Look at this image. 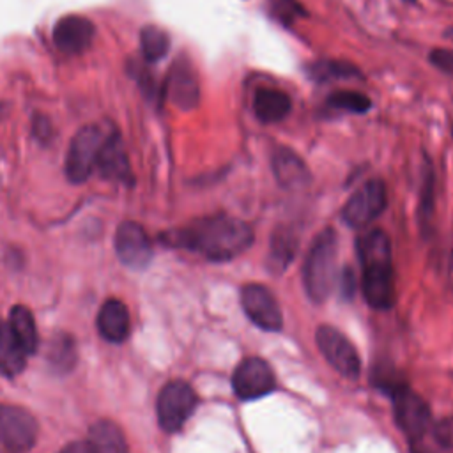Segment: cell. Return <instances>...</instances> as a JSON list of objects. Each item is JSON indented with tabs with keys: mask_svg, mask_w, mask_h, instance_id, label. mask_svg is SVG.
I'll use <instances>...</instances> for the list:
<instances>
[{
	"mask_svg": "<svg viewBox=\"0 0 453 453\" xmlns=\"http://www.w3.org/2000/svg\"><path fill=\"white\" fill-rule=\"evenodd\" d=\"M166 237L172 244L196 251L216 262L241 255L253 242L251 228L244 221L225 214L200 219Z\"/></svg>",
	"mask_w": 453,
	"mask_h": 453,
	"instance_id": "obj_1",
	"label": "cell"
},
{
	"mask_svg": "<svg viewBox=\"0 0 453 453\" xmlns=\"http://www.w3.org/2000/svg\"><path fill=\"white\" fill-rule=\"evenodd\" d=\"M336 253V234L331 228H326L320 234H317L306 253L303 281L310 299L315 303L326 301L333 290Z\"/></svg>",
	"mask_w": 453,
	"mask_h": 453,
	"instance_id": "obj_2",
	"label": "cell"
},
{
	"mask_svg": "<svg viewBox=\"0 0 453 453\" xmlns=\"http://www.w3.org/2000/svg\"><path fill=\"white\" fill-rule=\"evenodd\" d=\"M196 403V393L186 380L177 379L166 382L161 388L156 402L159 426L168 434L180 430L193 414Z\"/></svg>",
	"mask_w": 453,
	"mask_h": 453,
	"instance_id": "obj_3",
	"label": "cell"
},
{
	"mask_svg": "<svg viewBox=\"0 0 453 453\" xmlns=\"http://www.w3.org/2000/svg\"><path fill=\"white\" fill-rule=\"evenodd\" d=\"M104 138L106 133L97 126H85L74 134L65 156V175L71 182H83L96 172Z\"/></svg>",
	"mask_w": 453,
	"mask_h": 453,
	"instance_id": "obj_4",
	"label": "cell"
},
{
	"mask_svg": "<svg viewBox=\"0 0 453 453\" xmlns=\"http://www.w3.org/2000/svg\"><path fill=\"white\" fill-rule=\"evenodd\" d=\"M393 400V416L398 428L412 441L418 442L425 437V434L432 428L430 409L426 402L416 395L407 386H393L391 388Z\"/></svg>",
	"mask_w": 453,
	"mask_h": 453,
	"instance_id": "obj_5",
	"label": "cell"
},
{
	"mask_svg": "<svg viewBox=\"0 0 453 453\" xmlns=\"http://www.w3.org/2000/svg\"><path fill=\"white\" fill-rule=\"evenodd\" d=\"M388 195L380 179H372L357 188L343 205L342 218L349 226L359 228L375 219L386 207Z\"/></svg>",
	"mask_w": 453,
	"mask_h": 453,
	"instance_id": "obj_6",
	"label": "cell"
},
{
	"mask_svg": "<svg viewBox=\"0 0 453 453\" xmlns=\"http://www.w3.org/2000/svg\"><path fill=\"white\" fill-rule=\"evenodd\" d=\"M37 439V423L16 405H0V446L11 453L28 451Z\"/></svg>",
	"mask_w": 453,
	"mask_h": 453,
	"instance_id": "obj_7",
	"label": "cell"
},
{
	"mask_svg": "<svg viewBox=\"0 0 453 453\" xmlns=\"http://www.w3.org/2000/svg\"><path fill=\"white\" fill-rule=\"evenodd\" d=\"M276 386L273 368L260 357L242 359L232 375V388L241 400H255L269 395Z\"/></svg>",
	"mask_w": 453,
	"mask_h": 453,
	"instance_id": "obj_8",
	"label": "cell"
},
{
	"mask_svg": "<svg viewBox=\"0 0 453 453\" xmlns=\"http://www.w3.org/2000/svg\"><path fill=\"white\" fill-rule=\"evenodd\" d=\"M317 347L327 363L345 377H357L361 363L354 345L333 326H320L315 333Z\"/></svg>",
	"mask_w": 453,
	"mask_h": 453,
	"instance_id": "obj_9",
	"label": "cell"
},
{
	"mask_svg": "<svg viewBox=\"0 0 453 453\" xmlns=\"http://www.w3.org/2000/svg\"><path fill=\"white\" fill-rule=\"evenodd\" d=\"M241 304L248 319L265 331H280L281 310L271 290L260 283H248L241 290Z\"/></svg>",
	"mask_w": 453,
	"mask_h": 453,
	"instance_id": "obj_10",
	"label": "cell"
},
{
	"mask_svg": "<svg viewBox=\"0 0 453 453\" xmlns=\"http://www.w3.org/2000/svg\"><path fill=\"white\" fill-rule=\"evenodd\" d=\"M115 251L120 262L131 269H143L152 258V244L149 235L134 221H126L117 228Z\"/></svg>",
	"mask_w": 453,
	"mask_h": 453,
	"instance_id": "obj_11",
	"label": "cell"
},
{
	"mask_svg": "<svg viewBox=\"0 0 453 453\" xmlns=\"http://www.w3.org/2000/svg\"><path fill=\"white\" fill-rule=\"evenodd\" d=\"M363 296L375 310H386L395 301V283L391 262H373L363 265Z\"/></svg>",
	"mask_w": 453,
	"mask_h": 453,
	"instance_id": "obj_12",
	"label": "cell"
},
{
	"mask_svg": "<svg viewBox=\"0 0 453 453\" xmlns=\"http://www.w3.org/2000/svg\"><path fill=\"white\" fill-rule=\"evenodd\" d=\"M96 35L92 21L80 14L62 16L53 28V41L64 53H80L90 46Z\"/></svg>",
	"mask_w": 453,
	"mask_h": 453,
	"instance_id": "obj_13",
	"label": "cell"
},
{
	"mask_svg": "<svg viewBox=\"0 0 453 453\" xmlns=\"http://www.w3.org/2000/svg\"><path fill=\"white\" fill-rule=\"evenodd\" d=\"M166 94L168 99L182 110L196 106L200 97V87L196 73L188 60L180 58L172 65L166 78Z\"/></svg>",
	"mask_w": 453,
	"mask_h": 453,
	"instance_id": "obj_14",
	"label": "cell"
},
{
	"mask_svg": "<svg viewBox=\"0 0 453 453\" xmlns=\"http://www.w3.org/2000/svg\"><path fill=\"white\" fill-rule=\"evenodd\" d=\"M96 170L108 180H117V182H129L131 180V168L127 161V154L124 149V143L117 133H108L99 157Z\"/></svg>",
	"mask_w": 453,
	"mask_h": 453,
	"instance_id": "obj_15",
	"label": "cell"
},
{
	"mask_svg": "<svg viewBox=\"0 0 453 453\" xmlns=\"http://www.w3.org/2000/svg\"><path fill=\"white\" fill-rule=\"evenodd\" d=\"M273 172L276 180L288 189L304 188L310 180V172L304 161L290 149L280 147L273 154Z\"/></svg>",
	"mask_w": 453,
	"mask_h": 453,
	"instance_id": "obj_16",
	"label": "cell"
},
{
	"mask_svg": "<svg viewBox=\"0 0 453 453\" xmlns=\"http://www.w3.org/2000/svg\"><path fill=\"white\" fill-rule=\"evenodd\" d=\"M99 334L113 343H120L129 334V313L122 301L108 299L97 313Z\"/></svg>",
	"mask_w": 453,
	"mask_h": 453,
	"instance_id": "obj_17",
	"label": "cell"
},
{
	"mask_svg": "<svg viewBox=\"0 0 453 453\" xmlns=\"http://www.w3.org/2000/svg\"><path fill=\"white\" fill-rule=\"evenodd\" d=\"M290 97L283 90L273 87L258 88L253 97V111L264 124L283 120L290 111Z\"/></svg>",
	"mask_w": 453,
	"mask_h": 453,
	"instance_id": "obj_18",
	"label": "cell"
},
{
	"mask_svg": "<svg viewBox=\"0 0 453 453\" xmlns=\"http://www.w3.org/2000/svg\"><path fill=\"white\" fill-rule=\"evenodd\" d=\"M87 446L90 453H129L124 434L108 419H101L90 426Z\"/></svg>",
	"mask_w": 453,
	"mask_h": 453,
	"instance_id": "obj_19",
	"label": "cell"
},
{
	"mask_svg": "<svg viewBox=\"0 0 453 453\" xmlns=\"http://www.w3.org/2000/svg\"><path fill=\"white\" fill-rule=\"evenodd\" d=\"M28 352L11 331L9 324H0V372L4 375H18L25 368Z\"/></svg>",
	"mask_w": 453,
	"mask_h": 453,
	"instance_id": "obj_20",
	"label": "cell"
},
{
	"mask_svg": "<svg viewBox=\"0 0 453 453\" xmlns=\"http://www.w3.org/2000/svg\"><path fill=\"white\" fill-rule=\"evenodd\" d=\"M9 327L14 333V336L19 340L23 349L32 354L37 349L39 338H37V327L32 313L25 306H14L9 313Z\"/></svg>",
	"mask_w": 453,
	"mask_h": 453,
	"instance_id": "obj_21",
	"label": "cell"
},
{
	"mask_svg": "<svg viewBox=\"0 0 453 453\" xmlns=\"http://www.w3.org/2000/svg\"><path fill=\"white\" fill-rule=\"evenodd\" d=\"M357 253L361 265L373 262H391V246L388 235L379 228L370 230L359 239Z\"/></svg>",
	"mask_w": 453,
	"mask_h": 453,
	"instance_id": "obj_22",
	"label": "cell"
},
{
	"mask_svg": "<svg viewBox=\"0 0 453 453\" xmlns=\"http://www.w3.org/2000/svg\"><path fill=\"white\" fill-rule=\"evenodd\" d=\"M306 73L311 80L319 83L338 81V80H352L359 78L361 73L349 62L343 60H317L306 67Z\"/></svg>",
	"mask_w": 453,
	"mask_h": 453,
	"instance_id": "obj_23",
	"label": "cell"
},
{
	"mask_svg": "<svg viewBox=\"0 0 453 453\" xmlns=\"http://www.w3.org/2000/svg\"><path fill=\"white\" fill-rule=\"evenodd\" d=\"M142 41V53L149 62L161 60L168 50H170V37L168 34L159 27H145L140 34Z\"/></svg>",
	"mask_w": 453,
	"mask_h": 453,
	"instance_id": "obj_24",
	"label": "cell"
},
{
	"mask_svg": "<svg viewBox=\"0 0 453 453\" xmlns=\"http://www.w3.org/2000/svg\"><path fill=\"white\" fill-rule=\"evenodd\" d=\"M327 104L352 113H365L372 108L370 97L357 90H336L327 97Z\"/></svg>",
	"mask_w": 453,
	"mask_h": 453,
	"instance_id": "obj_25",
	"label": "cell"
},
{
	"mask_svg": "<svg viewBox=\"0 0 453 453\" xmlns=\"http://www.w3.org/2000/svg\"><path fill=\"white\" fill-rule=\"evenodd\" d=\"M50 359L57 368L69 370L74 363V347L69 338H57L50 347Z\"/></svg>",
	"mask_w": 453,
	"mask_h": 453,
	"instance_id": "obj_26",
	"label": "cell"
},
{
	"mask_svg": "<svg viewBox=\"0 0 453 453\" xmlns=\"http://www.w3.org/2000/svg\"><path fill=\"white\" fill-rule=\"evenodd\" d=\"M273 250H271V257H273V262L278 265V264H287L290 258H292V255H294V251H296V242H292V235L290 237H287L285 241H281L280 239V235L276 237L274 235V242H273V246H271Z\"/></svg>",
	"mask_w": 453,
	"mask_h": 453,
	"instance_id": "obj_27",
	"label": "cell"
},
{
	"mask_svg": "<svg viewBox=\"0 0 453 453\" xmlns=\"http://www.w3.org/2000/svg\"><path fill=\"white\" fill-rule=\"evenodd\" d=\"M430 62L441 69L446 74L453 76V50H446V48H435L430 51L428 55Z\"/></svg>",
	"mask_w": 453,
	"mask_h": 453,
	"instance_id": "obj_28",
	"label": "cell"
},
{
	"mask_svg": "<svg viewBox=\"0 0 453 453\" xmlns=\"http://www.w3.org/2000/svg\"><path fill=\"white\" fill-rule=\"evenodd\" d=\"M60 453H90V451L87 442H73V444H67Z\"/></svg>",
	"mask_w": 453,
	"mask_h": 453,
	"instance_id": "obj_29",
	"label": "cell"
},
{
	"mask_svg": "<svg viewBox=\"0 0 453 453\" xmlns=\"http://www.w3.org/2000/svg\"><path fill=\"white\" fill-rule=\"evenodd\" d=\"M444 35H446L448 39H451V41H453V28H449L448 32H444Z\"/></svg>",
	"mask_w": 453,
	"mask_h": 453,
	"instance_id": "obj_30",
	"label": "cell"
},
{
	"mask_svg": "<svg viewBox=\"0 0 453 453\" xmlns=\"http://www.w3.org/2000/svg\"><path fill=\"white\" fill-rule=\"evenodd\" d=\"M407 2H414V0H407Z\"/></svg>",
	"mask_w": 453,
	"mask_h": 453,
	"instance_id": "obj_31",
	"label": "cell"
}]
</instances>
